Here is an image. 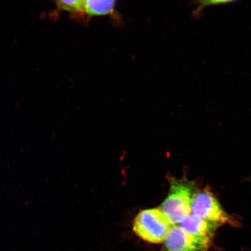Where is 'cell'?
Listing matches in <instances>:
<instances>
[{"mask_svg": "<svg viewBox=\"0 0 251 251\" xmlns=\"http://www.w3.org/2000/svg\"><path fill=\"white\" fill-rule=\"evenodd\" d=\"M116 1L87 0L84 1V12L88 15H104L114 12Z\"/></svg>", "mask_w": 251, "mask_h": 251, "instance_id": "6", "label": "cell"}, {"mask_svg": "<svg viewBox=\"0 0 251 251\" xmlns=\"http://www.w3.org/2000/svg\"><path fill=\"white\" fill-rule=\"evenodd\" d=\"M172 225L161 209L143 210L134 218L133 230L141 239L152 244L164 242Z\"/></svg>", "mask_w": 251, "mask_h": 251, "instance_id": "2", "label": "cell"}, {"mask_svg": "<svg viewBox=\"0 0 251 251\" xmlns=\"http://www.w3.org/2000/svg\"><path fill=\"white\" fill-rule=\"evenodd\" d=\"M178 226L188 233L209 240L212 239L216 229L220 226L193 213L186 216Z\"/></svg>", "mask_w": 251, "mask_h": 251, "instance_id": "5", "label": "cell"}, {"mask_svg": "<svg viewBox=\"0 0 251 251\" xmlns=\"http://www.w3.org/2000/svg\"><path fill=\"white\" fill-rule=\"evenodd\" d=\"M211 240L188 233L179 226L172 225L164 241L165 251H206Z\"/></svg>", "mask_w": 251, "mask_h": 251, "instance_id": "4", "label": "cell"}, {"mask_svg": "<svg viewBox=\"0 0 251 251\" xmlns=\"http://www.w3.org/2000/svg\"><path fill=\"white\" fill-rule=\"evenodd\" d=\"M227 1H201V4H200L199 5V7L197 8L195 14L196 15L199 14L200 13L201 11L202 10L204 7L207 5H210V4H219V3H225V2H228Z\"/></svg>", "mask_w": 251, "mask_h": 251, "instance_id": "8", "label": "cell"}, {"mask_svg": "<svg viewBox=\"0 0 251 251\" xmlns=\"http://www.w3.org/2000/svg\"><path fill=\"white\" fill-rule=\"evenodd\" d=\"M191 212L219 226L227 224L231 220L216 198L211 191L206 190L197 191L191 202Z\"/></svg>", "mask_w": 251, "mask_h": 251, "instance_id": "3", "label": "cell"}, {"mask_svg": "<svg viewBox=\"0 0 251 251\" xmlns=\"http://www.w3.org/2000/svg\"><path fill=\"white\" fill-rule=\"evenodd\" d=\"M56 7L60 10L67 11L75 13H82L84 12V1L74 0V1H56Z\"/></svg>", "mask_w": 251, "mask_h": 251, "instance_id": "7", "label": "cell"}, {"mask_svg": "<svg viewBox=\"0 0 251 251\" xmlns=\"http://www.w3.org/2000/svg\"><path fill=\"white\" fill-rule=\"evenodd\" d=\"M196 193L193 181L172 178L170 190L161 210L172 225H177L190 214L191 202Z\"/></svg>", "mask_w": 251, "mask_h": 251, "instance_id": "1", "label": "cell"}]
</instances>
